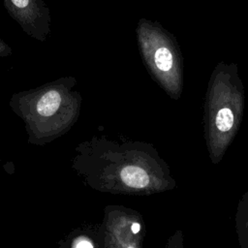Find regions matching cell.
Masks as SVG:
<instances>
[{"label": "cell", "instance_id": "6da1fadb", "mask_svg": "<svg viewBox=\"0 0 248 248\" xmlns=\"http://www.w3.org/2000/svg\"><path fill=\"white\" fill-rule=\"evenodd\" d=\"M71 168L91 189L113 195L150 196L176 181L152 143L94 136L75 148Z\"/></svg>", "mask_w": 248, "mask_h": 248}, {"label": "cell", "instance_id": "7a4b0ae2", "mask_svg": "<svg viewBox=\"0 0 248 248\" xmlns=\"http://www.w3.org/2000/svg\"><path fill=\"white\" fill-rule=\"evenodd\" d=\"M74 77H61L14 93L9 107L24 123L28 143L45 145L64 136L78 121L82 98Z\"/></svg>", "mask_w": 248, "mask_h": 248}, {"label": "cell", "instance_id": "3957f363", "mask_svg": "<svg viewBox=\"0 0 248 248\" xmlns=\"http://www.w3.org/2000/svg\"><path fill=\"white\" fill-rule=\"evenodd\" d=\"M244 85L237 65L221 61L209 78L203 104V136L213 165L220 163L244 115Z\"/></svg>", "mask_w": 248, "mask_h": 248}, {"label": "cell", "instance_id": "277c9868", "mask_svg": "<svg viewBox=\"0 0 248 248\" xmlns=\"http://www.w3.org/2000/svg\"><path fill=\"white\" fill-rule=\"evenodd\" d=\"M142 61L157 84L173 100L183 90V56L175 37L160 22L140 18L136 28Z\"/></svg>", "mask_w": 248, "mask_h": 248}, {"label": "cell", "instance_id": "5b68a950", "mask_svg": "<svg viewBox=\"0 0 248 248\" xmlns=\"http://www.w3.org/2000/svg\"><path fill=\"white\" fill-rule=\"evenodd\" d=\"M100 224L106 248H143L145 223L139 211L108 204Z\"/></svg>", "mask_w": 248, "mask_h": 248}, {"label": "cell", "instance_id": "8992f818", "mask_svg": "<svg viewBox=\"0 0 248 248\" xmlns=\"http://www.w3.org/2000/svg\"><path fill=\"white\" fill-rule=\"evenodd\" d=\"M9 16L29 37L46 41L50 33V11L44 0H2Z\"/></svg>", "mask_w": 248, "mask_h": 248}, {"label": "cell", "instance_id": "52a82bcc", "mask_svg": "<svg viewBox=\"0 0 248 248\" xmlns=\"http://www.w3.org/2000/svg\"><path fill=\"white\" fill-rule=\"evenodd\" d=\"M58 245L59 248H106L101 224L78 227L61 238Z\"/></svg>", "mask_w": 248, "mask_h": 248}, {"label": "cell", "instance_id": "ba28073f", "mask_svg": "<svg viewBox=\"0 0 248 248\" xmlns=\"http://www.w3.org/2000/svg\"><path fill=\"white\" fill-rule=\"evenodd\" d=\"M234 229L239 248H248V189L236 205Z\"/></svg>", "mask_w": 248, "mask_h": 248}, {"label": "cell", "instance_id": "9c48e42d", "mask_svg": "<svg viewBox=\"0 0 248 248\" xmlns=\"http://www.w3.org/2000/svg\"><path fill=\"white\" fill-rule=\"evenodd\" d=\"M165 248H184V234L182 230H176L168 238Z\"/></svg>", "mask_w": 248, "mask_h": 248}, {"label": "cell", "instance_id": "30bf717a", "mask_svg": "<svg viewBox=\"0 0 248 248\" xmlns=\"http://www.w3.org/2000/svg\"><path fill=\"white\" fill-rule=\"evenodd\" d=\"M13 53V48L0 37V58H5Z\"/></svg>", "mask_w": 248, "mask_h": 248}, {"label": "cell", "instance_id": "8fae6325", "mask_svg": "<svg viewBox=\"0 0 248 248\" xmlns=\"http://www.w3.org/2000/svg\"><path fill=\"white\" fill-rule=\"evenodd\" d=\"M0 160H1V159H0Z\"/></svg>", "mask_w": 248, "mask_h": 248}]
</instances>
